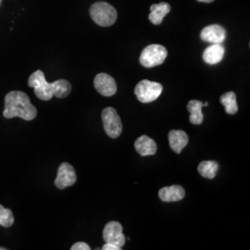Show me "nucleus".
<instances>
[{
    "label": "nucleus",
    "mask_w": 250,
    "mask_h": 250,
    "mask_svg": "<svg viewBox=\"0 0 250 250\" xmlns=\"http://www.w3.org/2000/svg\"><path fill=\"white\" fill-rule=\"evenodd\" d=\"M3 115L7 119L20 117L24 121H33L37 115V109L24 92L11 91L5 98Z\"/></svg>",
    "instance_id": "f257e3e1"
},
{
    "label": "nucleus",
    "mask_w": 250,
    "mask_h": 250,
    "mask_svg": "<svg viewBox=\"0 0 250 250\" xmlns=\"http://www.w3.org/2000/svg\"><path fill=\"white\" fill-rule=\"evenodd\" d=\"M89 12L92 20L99 26H111L115 23L118 17L115 8L107 2H97L93 4Z\"/></svg>",
    "instance_id": "f03ea898"
},
{
    "label": "nucleus",
    "mask_w": 250,
    "mask_h": 250,
    "mask_svg": "<svg viewBox=\"0 0 250 250\" xmlns=\"http://www.w3.org/2000/svg\"><path fill=\"white\" fill-rule=\"evenodd\" d=\"M28 85L35 89L36 97L41 100L48 101L54 97L53 83L46 82L44 72L40 70L31 74L28 80Z\"/></svg>",
    "instance_id": "7ed1b4c3"
},
{
    "label": "nucleus",
    "mask_w": 250,
    "mask_h": 250,
    "mask_svg": "<svg viewBox=\"0 0 250 250\" xmlns=\"http://www.w3.org/2000/svg\"><path fill=\"white\" fill-rule=\"evenodd\" d=\"M163 90L161 83L148 80L140 81L134 88V94L142 103H151L159 99Z\"/></svg>",
    "instance_id": "20e7f679"
},
{
    "label": "nucleus",
    "mask_w": 250,
    "mask_h": 250,
    "mask_svg": "<svg viewBox=\"0 0 250 250\" xmlns=\"http://www.w3.org/2000/svg\"><path fill=\"white\" fill-rule=\"evenodd\" d=\"M167 56L168 51L163 45H147L141 53L140 63L146 68H153L164 62Z\"/></svg>",
    "instance_id": "39448f33"
},
{
    "label": "nucleus",
    "mask_w": 250,
    "mask_h": 250,
    "mask_svg": "<svg viewBox=\"0 0 250 250\" xmlns=\"http://www.w3.org/2000/svg\"><path fill=\"white\" fill-rule=\"evenodd\" d=\"M102 122L106 134L111 138L119 137L123 132V124L116 109L108 107L102 111Z\"/></svg>",
    "instance_id": "423d86ee"
},
{
    "label": "nucleus",
    "mask_w": 250,
    "mask_h": 250,
    "mask_svg": "<svg viewBox=\"0 0 250 250\" xmlns=\"http://www.w3.org/2000/svg\"><path fill=\"white\" fill-rule=\"evenodd\" d=\"M77 181V175L74 168L70 163L63 162L58 170V174L55 180V186L59 189H65L72 187Z\"/></svg>",
    "instance_id": "0eeeda50"
},
{
    "label": "nucleus",
    "mask_w": 250,
    "mask_h": 250,
    "mask_svg": "<svg viewBox=\"0 0 250 250\" xmlns=\"http://www.w3.org/2000/svg\"><path fill=\"white\" fill-rule=\"evenodd\" d=\"M103 238L105 243L113 244L122 249L126 242V237L123 232L122 224L118 222H109L106 224L103 231Z\"/></svg>",
    "instance_id": "6e6552de"
},
{
    "label": "nucleus",
    "mask_w": 250,
    "mask_h": 250,
    "mask_svg": "<svg viewBox=\"0 0 250 250\" xmlns=\"http://www.w3.org/2000/svg\"><path fill=\"white\" fill-rule=\"evenodd\" d=\"M95 88L103 97H112L116 94L117 84L115 80L107 73H99L94 80Z\"/></svg>",
    "instance_id": "1a4fd4ad"
},
{
    "label": "nucleus",
    "mask_w": 250,
    "mask_h": 250,
    "mask_svg": "<svg viewBox=\"0 0 250 250\" xmlns=\"http://www.w3.org/2000/svg\"><path fill=\"white\" fill-rule=\"evenodd\" d=\"M200 38L208 43L223 44L226 38V31L219 24L208 25L201 31Z\"/></svg>",
    "instance_id": "9d476101"
},
{
    "label": "nucleus",
    "mask_w": 250,
    "mask_h": 250,
    "mask_svg": "<svg viewBox=\"0 0 250 250\" xmlns=\"http://www.w3.org/2000/svg\"><path fill=\"white\" fill-rule=\"evenodd\" d=\"M135 150L142 157L153 156L157 152V144L147 135H141L134 142Z\"/></svg>",
    "instance_id": "9b49d317"
},
{
    "label": "nucleus",
    "mask_w": 250,
    "mask_h": 250,
    "mask_svg": "<svg viewBox=\"0 0 250 250\" xmlns=\"http://www.w3.org/2000/svg\"><path fill=\"white\" fill-rule=\"evenodd\" d=\"M186 196V191L181 186H171L161 188L159 197L163 202H176L182 200Z\"/></svg>",
    "instance_id": "f8f14e48"
},
{
    "label": "nucleus",
    "mask_w": 250,
    "mask_h": 250,
    "mask_svg": "<svg viewBox=\"0 0 250 250\" xmlns=\"http://www.w3.org/2000/svg\"><path fill=\"white\" fill-rule=\"evenodd\" d=\"M188 134L183 130H171L169 133L170 148L177 154H180L188 146Z\"/></svg>",
    "instance_id": "ddd939ff"
},
{
    "label": "nucleus",
    "mask_w": 250,
    "mask_h": 250,
    "mask_svg": "<svg viewBox=\"0 0 250 250\" xmlns=\"http://www.w3.org/2000/svg\"><path fill=\"white\" fill-rule=\"evenodd\" d=\"M225 49L222 44H212L208 46L203 53V61L208 64L214 65L224 59Z\"/></svg>",
    "instance_id": "4468645a"
},
{
    "label": "nucleus",
    "mask_w": 250,
    "mask_h": 250,
    "mask_svg": "<svg viewBox=\"0 0 250 250\" xmlns=\"http://www.w3.org/2000/svg\"><path fill=\"white\" fill-rule=\"evenodd\" d=\"M170 4L166 2H161L160 4H153L150 7V14L148 19L153 24L159 25L161 24L164 17L170 11Z\"/></svg>",
    "instance_id": "2eb2a0df"
},
{
    "label": "nucleus",
    "mask_w": 250,
    "mask_h": 250,
    "mask_svg": "<svg viewBox=\"0 0 250 250\" xmlns=\"http://www.w3.org/2000/svg\"><path fill=\"white\" fill-rule=\"evenodd\" d=\"M203 103L199 100H191L188 104V109L190 112L189 121L192 125H201L203 123L204 116L202 113Z\"/></svg>",
    "instance_id": "dca6fc26"
},
{
    "label": "nucleus",
    "mask_w": 250,
    "mask_h": 250,
    "mask_svg": "<svg viewBox=\"0 0 250 250\" xmlns=\"http://www.w3.org/2000/svg\"><path fill=\"white\" fill-rule=\"evenodd\" d=\"M219 170V164L216 161H206L199 163L197 170L199 174L207 179L215 178Z\"/></svg>",
    "instance_id": "f3484780"
},
{
    "label": "nucleus",
    "mask_w": 250,
    "mask_h": 250,
    "mask_svg": "<svg viewBox=\"0 0 250 250\" xmlns=\"http://www.w3.org/2000/svg\"><path fill=\"white\" fill-rule=\"evenodd\" d=\"M220 101L225 107V111L227 114L234 115L237 112L238 106H237V102H236L235 93H233L232 91L225 93L221 97Z\"/></svg>",
    "instance_id": "a211bd4d"
},
{
    "label": "nucleus",
    "mask_w": 250,
    "mask_h": 250,
    "mask_svg": "<svg viewBox=\"0 0 250 250\" xmlns=\"http://www.w3.org/2000/svg\"><path fill=\"white\" fill-rule=\"evenodd\" d=\"M53 95L58 99H64L68 97L72 91V84L69 81L61 79L53 83Z\"/></svg>",
    "instance_id": "6ab92c4d"
},
{
    "label": "nucleus",
    "mask_w": 250,
    "mask_h": 250,
    "mask_svg": "<svg viewBox=\"0 0 250 250\" xmlns=\"http://www.w3.org/2000/svg\"><path fill=\"white\" fill-rule=\"evenodd\" d=\"M14 224V215L9 208H5L0 205V225L4 227H10Z\"/></svg>",
    "instance_id": "aec40b11"
},
{
    "label": "nucleus",
    "mask_w": 250,
    "mask_h": 250,
    "mask_svg": "<svg viewBox=\"0 0 250 250\" xmlns=\"http://www.w3.org/2000/svg\"><path fill=\"white\" fill-rule=\"evenodd\" d=\"M71 250H90V247L84 242H78L72 246Z\"/></svg>",
    "instance_id": "412c9836"
},
{
    "label": "nucleus",
    "mask_w": 250,
    "mask_h": 250,
    "mask_svg": "<svg viewBox=\"0 0 250 250\" xmlns=\"http://www.w3.org/2000/svg\"><path fill=\"white\" fill-rule=\"evenodd\" d=\"M122 249L117 247L113 244H110V243H105V245L103 246L102 250H121Z\"/></svg>",
    "instance_id": "4be33fe9"
},
{
    "label": "nucleus",
    "mask_w": 250,
    "mask_h": 250,
    "mask_svg": "<svg viewBox=\"0 0 250 250\" xmlns=\"http://www.w3.org/2000/svg\"><path fill=\"white\" fill-rule=\"evenodd\" d=\"M198 2H205V3H211L213 2L214 0H197Z\"/></svg>",
    "instance_id": "5701e85b"
},
{
    "label": "nucleus",
    "mask_w": 250,
    "mask_h": 250,
    "mask_svg": "<svg viewBox=\"0 0 250 250\" xmlns=\"http://www.w3.org/2000/svg\"><path fill=\"white\" fill-rule=\"evenodd\" d=\"M207 106H208V102H205V103L203 104V107H207Z\"/></svg>",
    "instance_id": "b1692460"
},
{
    "label": "nucleus",
    "mask_w": 250,
    "mask_h": 250,
    "mask_svg": "<svg viewBox=\"0 0 250 250\" xmlns=\"http://www.w3.org/2000/svg\"><path fill=\"white\" fill-rule=\"evenodd\" d=\"M7 250V249H2V248H0V250Z\"/></svg>",
    "instance_id": "393cba45"
},
{
    "label": "nucleus",
    "mask_w": 250,
    "mask_h": 250,
    "mask_svg": "<svg viewBox=\"0 0 250 250\" xmlns=\"http://www.w3.org/2000/svg\"><path fill=\"white\" fill-rule=\"evenodd\" d=\"M1 3H2V0H0V5H1Z\"/></svg>",
    "instance_id": "a878e982"
}]
</instances>
